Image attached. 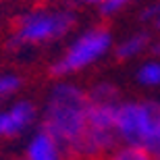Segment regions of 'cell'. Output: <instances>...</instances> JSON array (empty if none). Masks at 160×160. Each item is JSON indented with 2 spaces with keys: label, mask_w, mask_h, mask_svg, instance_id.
I'll use <instances>...</instances> for the list:
<instances>
[{
  "label": "cell",
  "mask_w": 160,
  "mask_h": 160,
  "mask_svg": "<svg viewBox=\"0 0 160 160\" xmlns=\"http://www.w3.org/2000/svg\"><path fill=\"white\" fill-rule=\"evenodd\" d=\"M75 15L73 12H29L17 21L12 44H36L60 38L73 27Z\"/></svg>",
  "instance_id": "cell-3"
},
{
  "label": "cell",
  "mask_w": 160,
  "mask_h": 160,
  "mask_svg": "<svg viewBox=\"0 0 160 160\" xmlns=\"http://www.w3.org/2000/svg\"><path fill=\"white\" fill-rule=\"evenodd\" d=\"M143 19H154L156 25L160 27V4L152 6V8H148V11L143 12Z\"/></svg>",
  "instance_id": "cell-13"
},
{
  "label": "cell",
  "mask_w": 160,
  "mask_h": 160,
  "mask_svg": "<svg viewBox=\"0 0 160 160\" xmlns=\"http://www.w3.org/2000/svg\"><path fill=\"white\" fill-rule=\"evenodd\" d=\"M21 85V79L15 77V75H6V77H0V98L12 94L15 89Z\"/></svg>",
  "instance_id": "cell-11"
},
{
  "label": "cell",
  "mask_w": 160,
  "mask_h": 160,
  "mask_svg": "<svg viewBox=\"0 0 160 160\" xmlns=\"http://www.w3.org/2000/svg\"><path fill=\"white\" fill-rule=\"evenodd\" d=\"M83 2H104V0H83Z\"/></svg>",
  "instance_id": "cell-15"
},
{
  "label": "cell",
  "mask_w": 160,
  "mask_h": 160,
  "mask_svg": "<svg viewBox=\"0 0 160 160\" xmlns=\"http://www.w3.org/2000/svg\"><path fill=\"white\" fill-rule=\"evenodd\" d=\"M154 158H160V148H158V150L154 152Z\"/></svg>",
  "instance_id": "cell-14"
},
{
  "label": "cell",
  "mask_w": 160,
  "mask_h": 160,
  "mask_svg": "<svg viewBox=\"0 0 160 160\" xmlns=\"http://www.w3.org/2000/svg\"><path fill=\"white\" fill-rule=\"evenodd\" d=\"M139 81L146 85H158L160 83V65L158 62H150L139 71Z\"/></svg>",
  "instance_id": "cell-10"
},
{
  "label": "cell",
  "mask_w": 160,
  "mask_h": 160,
  "mask_svg": "<svg viewBox=\"0 0 160 160\" xmlns=\"http://www.w3.org/2000/svg\"><path fill=\"white\" fill-rule=\"evenodd\" d=\"M146 42H148V38L143 36V33H139V36H133L131 40L123 42V44L119 46V56H121V58H129V56L137 54L142 48H146Z\"/></svg>",
  "instance_id": "cell-8"
},
{
  "label": "cell",
  "mask_w": 160,
  "mask_h": 160,
  "mask_svg": "<svg viewBox=\"0 0 160 160\" xmlns=\"http://www.w3.org/2000/svg\"><path fill=\"white\" fill-rule=\"evenodd\" d=\"M110 46V33L104 27H96L89 29L85 36H81L62 58L52 67L54 75H67V73L79 71L83 67H88L89 62H94L98 56L108 50Z\"/></svg>",
  "instance_id": "cell-4"
},
{
  "label": "cell",
  "mask_w": 160,
  "mask_h": 160,
  "mask_svg": "<svg viewBox=\"0 0 160 160\" xmlns=\"http://www.w3.org/2000/svg\"><path fill=\"white\" fill-rule=\"evenodd\" d=\"M114 98H117V89L112 85H100V88H96L92 94L88 96L89 102H94V104H114Z\"/></svg>",
  "instance_id": "cell-9"
},
{
  "label": "cell",
  "mask_w": 160,
  "mask_h": 160,
  "mask_svg": "<svg viewBox=\"0 0 160 160\" xmlns=\"http://www.w3.org/2000/svg\"><path fill=\"white\" fill-rule=\"evenodd\" d=\"M125 2H127V0H104V2H102V11L104 12H114V11H119Z\"/></svg>",
  "instance_id": "cell-12"
},
{
  "label": "cell",
  "mask_w": 160,
  "mask_h": 160,
  "mask_svg": "<svg viewBox=\"0 0 160 160\" xmlns=\"http://www.w3.org/2000/svg\"><path fill=\"white\" fill-rule=\"evenodd\" d=\"M27 160H60V152H58L56 139H54L48 131L42 129L29 142Z\"/></svg>",
  "instance_id": "cell-6"
},
{
  "label": "cell",
  "mask_w": 160,
  "mask_h": 160,
  "mask_svg": "<svg viewBox=\"0 0 160 160\" xmlns=\"http://www.w3.org/2000/svg\"><path fill=\"white\" fill-rule=\"evenodd\" d=\"M89 100L75 85H58L50 96L44 119V131L56 139V143L73 150L88 127Z\"/></svg>",
  "instance_id": "cell-1"
},
{
  "label": "cell",
  "mask_w": 160,
  "mask_h": 160,
  "mask_svg": "<svg viewBox=\"0 0 160 160\" xmlns=\"http://www.w3.org/2000/svg\"><path fill=\"white\" fill-rule=\"evenodd\" d=\"M33 119V106L27 102H21L11 110L0 114V135H15L21 129H25Z\"/></svg>",
  "instance_id": "cell-5"
},
{
  "label": "cell",
  "mask_w": 160,
  "mask_h": 160,
  "mask_svg": "<svg viewBox=\"0 0 160 160\" xmlns=\"http://www.w3.org/2000/svg\"><path fill=\"white\" fill-rule=\"evenodd\" d=\"M117 133L154 154L160 148V104H123L117 108Z\"/></svg>",
  "instance_id": "cell-2"
},
{
  "label": "cell",
  "mask_w": 160,
  "mask_h": 160,
  "mask_svg": "<svg viewBox=\"0 0 160 160\" xmlns=\"http://www.w3.org/2000/svg\"><path fill=\"white\" fill-rule=\"evenodd\" d=\"M100 160H156V158H154V154H152L150 150H146L143 146L129 143V146H125V148L112 150L110 154H106Z\"/></svg>",
  "instance_id": "cell-7"
}]
</instances>
